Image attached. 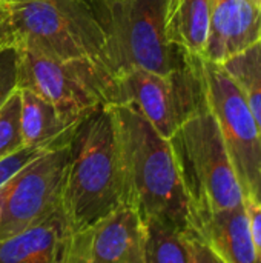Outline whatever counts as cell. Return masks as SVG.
I'll return each mask as SVG.
<instances>
[{"instance_id": "cell-1", "label": "cell", "mask_w": 261, "mask_h": 263, "mask_svg": "<svg viewBox=\"0 0 261 263\" xmlns=\"http://www.w3.org/2000/svg\"><path fill=\"white\" fill-rule=\"evenodd\" d=\"M114 114L122 203L142 220L160 219L191 233V208L172 142L163 137L132 105H109Z\"/></svg>"}, {"instance_id": "cell-2", "label": "cell", "mask_w": 261, "mask_h": 263, "mask_svg": "<svg viewBox=\"0 0 261 263\" xmlns=\"http://www.w3.org/2000/svg\"><path fill=\"white\" fill-rule=\"evenodd\" d=\"M122 205L118 143L111 106H102L77 126L63 180L60 213L71 234Z\"/></svg>"}, {"instance_id": "cell-3", "label": "cell", "mask_w": 261, "mask_h": 263, "mask_svg": "<svg viewBox=\"0 0 261 263\" xmlns=\"http://www.w3.org/2000/svg\"><path fill=\"white\" fill-rule=\"evenodd\" d=\"M6 2L18 45L57 60H89L115 76L106 31L88 0Z\"/></svg>"}, {"instance_id": "cell-4", "label": "cell", "mask_w": 261, "mask_h": 263, "mask_svg": "<svg viewBox=\"0 0 261 263\" xmlns=\"http://www.w3.org/2000/svg\"><path fill=\"white\" fill-rule=\"evenodd\" d=\"M171 142L189 200L191 220L194 216L234 208L245 202L208 100L182 125Z\"/></svg>"}, {"instance_id": "cell-5", "label": "cell", "mask_w": 261, "mask_h": 263, "mask_svg": "<svg viewBox=\"0 0 261 263\" xmlns=\"http://www.w3.org/2000/svg\"><path fill=\"white\" fill-rule=\"evenodd\" d=\"M17 43V42H15ZM18 48V88L49 102L65 119L80 123L92 111L117 103V77L89 60H57Z\"/></svg>"}, {"instance_id": "cell-6", "label": "cell", "mask_w": 261, "mask_h": 263, "mask_svg": "<svg viewBox=\"0 0 261 263\" xmlns=\"http://www.w3.org/2000/svg\"><path fill=\"white\" fill-rule=\"evenodd\" d=\"M202 60L189 57L171 74H157L143 68L122 71L117 74V103L132 105L163 137L171 140L206 103Z\"/></svg>"}, {"instance_id": "cell-7", "label": "cell", "mask_w": 261, "mask_h": 263, "mask_svg": "<svg viewBox=\"0 0 261 263\" xmlns=\"http://www.w3.org/2000/svg\"><path fill=\"white\" fill-rule=\"evenodd\" d=\"M166 8L168 0H132L98 18L108 35L115 76L129 68L171 74L188 62L191 55L168 40Z\"/></svg>"}, {"instance_id": "cell-8", "label": "cell", "mask_w": 261, "mask_h": 263, "mask_svg": "<svg viewBox=\"0 0 261 263\" xmlns=\"http://www.w3.org/2000/svg\"><path fill=\"white\" fill-rule=\"evenodd\" d=\"M208 105L217 120L245 199L261 205V136L232 77L218 63L202 60Z\"/></svg>"}, {"instance_id": "cell-9", "label": "cell", "mask_w": 261, "mask_h": 263, "mask_svg": "<svg viewBox=\"0 0 261 263\" xmlns=\"http://www.w3.org/2000/svg\"><path fill=\"white\" fill-rule=\"evenodd\" d=\"M71 143L48 149L0 188V240L26 231L60 210Z\"/></svg>"}, {"instance_id": "cell-10", "label": "cell", "mask_w": 261, "mask_h": 263, "mask_svg": "<svg viewBox=\"0 0 261 263\" xmlns=\"http://www.w3.org/2000/svg\"><path fill=\"white\" fill-rule=\"evenodd\" d=\"M142 217L122 203L112 213L69 236L60 263H145Z\"/></svg>"}, {"instance_id": "cell-11", "label": "cell", "mask_w": 261, "mask_h": 263, "mask_svg": "<svg viewBox=\"0 0 261 263\" xmlns=\"http://www.w3.org/2000/svg\"><path fill=\"white\" fill-rule=\"evenodd\" d=\"M261 42V8L254 0H211L203 60L223 65Z\"/></svg>"}, {"instance_id": "cell-12", "label": "cell", "mask_w": 261, "mask_h": 263, "mask_svg": "<svg viewBox=\"0 0 261 263\" xmlns=\"http://www.w3.org/2000/svg\"><path fill=\"white\" fill-rule=\"evenodd\" d=\"M191 233L225 263H257L245 202L234 208L194 216Z\"/></svg>"}, {"instance_id": "cell-13", "label": "cell", "mask_w": 261, "mask_h": 263, "mask_svg": "<svg viewBox=\"0 0 261 263\" xmlns=\"http://www.w3.org/2000/svg\"><path fill=\"white\" fill-rule=\"evenodd\" d=\"M71 231L55 211L42 223L0 240V263H60Z\"/></svg>"}, {"instance_id": "cell-14", "label": "cell", "mask_w": 261, "mask_h": 263, "mask_svg": "<svg viewBox=\"0 0 261 263\" xmlns=\"http://www.w3.org/2000/svg\"><path fill=\"white\" fill-rule=\"evenodd\" d=\"M23 146L54 149L71 143L80 123L65 119L49 102L35 92L18 88Z\"/></svg>"}, {"instance_id": "cell-15", "label": "cell", "mask_w": 261, "mask_h": 263, "mask_svg": "<svg viewBox=\"0 0 261 263\" xmlns=\"http://www.w3.org/2000/svg\"><path fill=\"white\" fill-rule=\"evenodd\" d=\"M211 0H168L166 35L182 52L203 59L209 34Z\"/></svg>"}, {"instance_id": "cell-16", "label": "cell", "mask_w": 261, "mask_h": 263, "mask_svg": "<svg viewBox=\"0 0 261 263\" xmlns=\"http://www.w3.org/2000/svg\"><path fill=\"white\" fill-rule=\"evenodd\" d=\"M145 263H194L189 233L160 220H143Z\"/></svg>"}, {"instance_id": "cell-17", "label": "cell", "mask_w": 261, "mask_h": 263, "mask_svg": "<svg viewBox=\"0 0 261 263\" xmlns=\"http://www.w3.org/2000/svg\"><path fill=\"white\" fill-rule=\"evenodd\" d=\"M222 66L238 86L261 136V42Z\"/></svg>"}, {"instance_id": "cell-18", "label": "cell", "mask_w": 261, "mask_h": 263, "mask_svg": "<svg viewBox=\"0 0 261 263\" xmlns=\"http://www.w3.org/2000/svg\"><path fill=\"white\" fill-rule=\"evenodd\" d=\"M23 148L18 89L0 108V159Z\"/></svg>"}, {"instance_id": "cell-19", "label": "cell", "mask_w": 261, "mask_h": 263, "mask_svg": "<svg viewBox=\"0 0 261 263\" xmlns=\"http://www.w3.org/2000/svg\"><path fill=\"white\" fill-rule=\"evenodd\" d=\"M18 89V48L15 39L0 48V108Z\"/></svg>"}, {"instance_id": "cell-20", "label": "cell", "mask_w": 261, "mask_h": 263, "mask_svg": "<svg viewBox=\"0 0 261 263\" xmlns=\"http://www.w3.org/2000/svg\"><path fill=\"white\" fill-rule=\"evenodd\" d=\"M48 149H40V148H29V146H23L22 149L2 157L0 159V188L11 180L23 166H26L31 160H34L35 157H38L40 154H43Z\"/></svg>"}, {"instance_id": "cell-21", "label": "cell", "mask_w": 261, "mask_h": 263, "mask_svg": "<svg viewBox=\"0 0 261 263\" xmlns=\"http://www.w3.org/2000/svg\"><path fill=\"white\" fill-rule=\"evenodd\" d=\"M245 208L248 213L249 231H251V240H252L255 259L257 263H261V205L251 199H245Z\"/></svg>"}, {"instance_id": "cell-22", "label": "cell", "mask_w": 261, "mask_h": 263, "mask_svg": "<svg viewBox=\"0 0 261 263\" xmlns=\"http://www.w3.org/2000/svg\"><path fill=\"white\" fill-rule=\"evenodd\" d=\"M194 263H225L200 237H197L194 233H189Z\"/></svg>"}, {"instance_id": "cell-23", "label": "cell", "mask_w": 261, "mask_h": 263, "mask_svg": "<svg viewBox=\"0 0 261 263\" xmlns=\"http://www.w3.org/2000/svg\"><path fill=\"white\" fill-rule=\"evenodd\" d=\"M94 9V12L97 14L98 18L108 15L111 11L114 9H118V8H123L126 5H129L132 0H88Z\"/></svg>"}, {"instance_id": "cell-24", "label": "cell", "mask_w": 261, "mask_h": 263, "mask_svg": "<svg viewBox=\"0 0 261 263\" xmlns=\"http://www.w3.org/2000/svg\"><path fill=\"white\" fill-rule=\"evenodd\" d=\"M12 39H14V32H12L11 23L6 22V23L0 25V48L3 45H6L8 42H11Z\"/></svg>"}, {"instance_id": "cell-25", "label": "cell", "mask_w": 261, "mask_h": 263, "mask_svg": "<svg viewBox=\"0 0 261 263\" xmlns=\"http://www.w3.org/2000/svg\"><path fill=\"white\" fill-rule=\"evenodd\" d=\"M9 22V6L6 0H0V25Z\"/></svg>"}, {"instance_id": "cell-26", "label": "cell", "mask_w": 261, "mask_h": 263, "mask_svg": "<svg viewBox=\"0 0 261 263\" xmlns=\"http://www.w3.org/2000/svg\"><path fill=\"white\" fill-rule=\"evenodd\" d=\"M254 2H255V3H257V5L261 8V0H254Z\"/></svg>"}]
</instances>
